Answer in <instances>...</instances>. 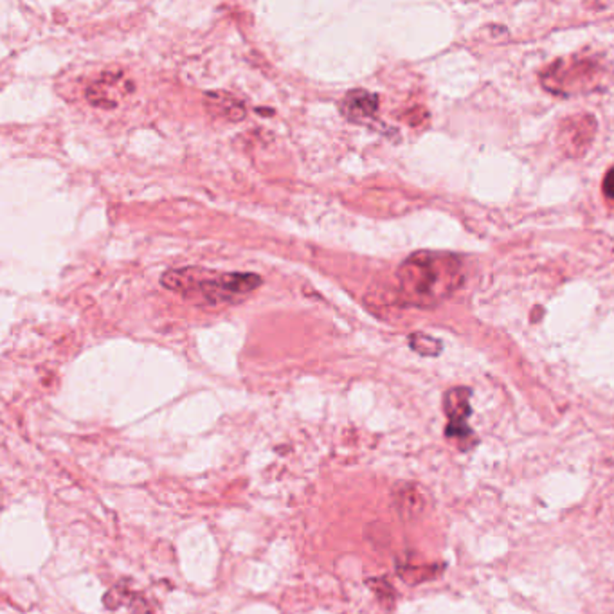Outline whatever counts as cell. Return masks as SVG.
Here are the masks:
<instances>
[{"label":"cell","mask_w":614,"mask_h":614,"mask_svg":"<svg viewBox=\"0 0 614 614\" xmlns=\"http://www.w3.org/2000/svg\"><path fill=\"white\" fill-rule=\"evenodd\" d=\"M443 408L449 416L447 436L456 441H467L472 436L470 427L467 425V418L470 416V390L456 388L445 395Z\"/></svg>","instance_id":"obj_3"},{"label":"cell","mask_w":614,"mask_h":614,"mask_svg":"<svg viewBox=\"0 0 614 614\" xmlns=\"http://www.w3.org/2000/svg\"><path fill=\"white\" fill-rule=\"evenodd\" d=\"M460 263L449 254L416 253L399 271L401 285L412 298L443 300L456 287Z\"/></svg>","instance_id":"obj_2"},{"label":"cell","mask_w":614,"mask_h":614,"mask_svg":"<svg viewBox=\"0 0 614 614\" xmlns=\"http://www.w3.org/2000/svg\"><path fill=\"white\" fill-rule=\"evenodd\" d=\"M263 280L253 272L214 274L203 269H175L163 276V285L183 296H201L209 303H231L256 291Z\"/></svg>","instance_id":"obj_1"},{"label":"cell","mask_w":614,"mask_h":614,"mask_svg":"<svg viewBox=\"0 0 614 614\" xmlns=\"http://www.w3.org/2000/svg\"><path fill=\"white\" fill-rule=\"evenodd\" d=\"M379 108V98L368 91H352L341 103L342 114L352 121L371 117Z\"/></svg>","instance_id":"obj_4"},{"label":"cell","mask_w":614,"mask_h":614,"mask_svg":"<svg viewBox=\"0 0 614 614\" xmlns=\"http://www.w3.org/2000/svg\"><path fill=\"white\" fill-rule=\"evenodd\" d=\"M604 193L609 201L614 203V168H611L604 179Z\"/></svg>","instance_id":"obj_6"},{"label":"cell","mask_w":614,"mask_h":614,"mask_svg":"<svg viewBox=\"0 0 614 614\" xmlns=\"http://www.w3.org/2000/svg\"><path fill=\"white\" fill-rule=\"evenodd\" d=\"M410 342L411 348L421 355H438V352L441 350V344L438 341L423 333H412Z\"/></svg>","instance_id":"obj_5"}]
</instances>
